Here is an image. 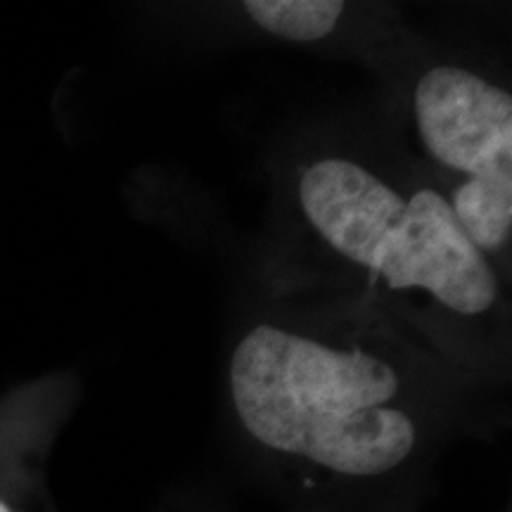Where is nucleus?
I'll use <instances>...</instances> for the list:
<instances>
[{
	"instance_id": "f257e3e1",
	"label": "nucleus",
	"mask_w": 512,
	"mask_h": 512,
	"mask_svg": "<svg viewBox=\"0 0 512 512\" xmlns=\"http://www.w3.org/2000/svg\"><path fill=\"white\" fill-rule=\"evenodd\" d=\"M396 392L399 377L380 358L273 325H256L230 358V394L247 432L339 475H382L413 451V420L389 406Z\"/></svg>"
},
{
	"instance_id": "f03ea898",
	"label": "nucleus",
	"mask_w": 512,
	"mask_h": 512,
	"mask_svg": "<svg viewBox=\"0 0 512 512\" xmlns=\"http://www.w3.org/2000/svg\"><path fill=\"white\" fill-rule=\"evenodd\" d=\"M299 204L320 238L392 290H425L463 316L494 306L496 275L437 190L406 197L366 166L323 159L304 171Z\"/></svg>"
},
{
	"instance_id": "7ed1b4c3",
	"label": "nucleus",
	"mask_w": 512,
	"mask_h": 512,
	"mask_svg": "<svg viewBox=\"0 0 512 512\" xmlns=\"http://www.w3.org/2000/svg\"><path fill=\"white\" fill-rule=\"evenodd\" d=\"M427 152L472 183H512V98L482 76L441 64L415 86Z\"/></svg>"
},
{
	"instance_id": "20e7f679",
	"label": "nucleus",
	"mask_w": 512,
	"mask_h": 512,
	"mask_svg": "<svg viewBox=\"0 0 512 512\" xmlns=\"http://www.w3.org/2000/svg\"><path fill=\"white\" fill-rule=\"evenodd\" d=\"M249 19L266 34L285 41L313 43L332 34L344 3L337 0H249Z\"/></svg>"
},
{
	"instance_id": "39448f33",
	"label": "nucleus",
	"mask_w": 512,
	"mask_h": 512,
	"mask_svg": "<svg viewBox=\"0 0 512 512\" xmlns=\"http://www.w3.org/2000/svg\"><path fill=\"white\" fill-rule=\"evenodd\" d=\"M0 512H12L10 508H8V505H5L3 501H0Z\"/></svg>"
}]
</instances>
